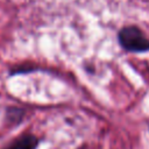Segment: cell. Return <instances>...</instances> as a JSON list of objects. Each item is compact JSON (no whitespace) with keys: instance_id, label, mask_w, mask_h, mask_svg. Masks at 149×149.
Listing matches in <instances>:
<instances>
[{"instance_id":"6da1fadb","label":"cell","mask_w":149,"mask_h":149,"mask_svg":"<svg viewBox=\"0 0 149 149\" xmlns=\"http://www.w3.org/2000/svg\"><path fill=\"white\" fill-rule=\"evenodd\" d=\"M118 40L120 45L130 52H146L149 51V40L136 26L123 27L119 34Z\"/></svg>"},{"instance_id":"7a4b0ae2","label":"cell","mask_w":149,"mask_h":149,"mask_svg":"<svg viewBox=\"0 0 149 149\" xmlns=\"http://www.w3.org/2000/svg\"><path fill=\"white\" fill-rule=\"evenodd\" d=\"M38 140L34 135H23L10 143L6 149H36Z\"/></svg>"},{"instance_id":"3957f363","label":"cell","mask_w":149,"mask_h":149,"mask_svg":"<svg viewBox=\"0 0 149 149\" xmlns=\"http://www.w3.org/2000/svg\"><path fill=\"white\" fill-rule=\"evenodd\" d=\"M79 149H86V148H84V147H83V148H79Z\"/></svg>"}]
</instances>
